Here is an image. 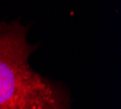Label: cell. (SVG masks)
I'll list each match as a JSON object with an SVG mask.
<instances>
[{"label":"cell","instance_id":"6da1fadb","mask_svg":"<svg viewBox=\"0 0 121 109\" xmlns=\"http://www.w3.org/2000/svg\"><path fill=\"white\" fill-rule=\"evenodd\" d=\"M27 31L19 21L0 22V109H71L67 88L30 65L37 46Z\"/></svg>","mask_w":121,"mask_h":109}]
</instances>
